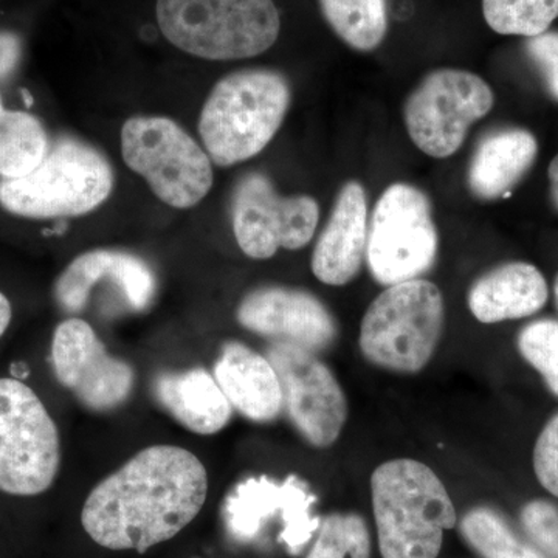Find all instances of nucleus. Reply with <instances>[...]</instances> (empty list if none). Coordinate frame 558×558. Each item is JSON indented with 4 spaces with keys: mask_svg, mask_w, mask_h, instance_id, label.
I'll return each mask as SVG.
<instances>
[{
    "mask_svg": "<svg viewBox=\"0 0 558 558\" xmlns=\"http://www.w3.org/2000/svg\"><path fill=\"white\" fill-rule=\"evenodd\" d=\"M207 495V469L196 454L153 446L94 487L81 523L102 548L145 553L189 526Z\"/></svg>",
    "mask_w": 558,
    "mask_h": 558,
    "instance_id": "1",
    "label": "nucleus"
},
{
    "mask_svg": "<svg viewBox=\"0 0 558 558\" xmlns=\"http://www.w3.org/2000/svg\"><path fill=\"white\" fill-rule=\"evenodd\" d=\"M384 558H436L457 510L435 472L414 459H392L371 476Z\"/></svg>",
    "mask_w": 558,
    "mask_h": 558,
    "instance_id": "2",
    "label": "nucleus"
},
{
    "mask_svg": "<svg viewBox=\"0 0 558 558\" xmlns=\"http://www.w3.org/2000/svg\"><path fill=\"white\" fill-rule=\"evenodd\" d=\"M290 100L289 81L277 70H240L220 80L199 120L213 163L227 168L258 156L281 128Z\"/></svg>",
    "mask_w": 558,
    "mask_h": 558,
    "instance_id": "3",
    "label": "nucleus"
},
{
    "mask_svg": "<svg viewBox=\"0 0 558 558\" xmlns=\"http://www.w3.org/2000/svg\"><path fill=\"white\" fill-rule=\"evenodd\" d=\"M156 14L172 46L209 61L258 57L281 32L274 0H157Z\"/></svg>",
    "mask_w": 558,
    "mask_h": 558,
    "instance_id": "4",
    "label": "nucleus"
},
{
    "mask_svg": "<svg viewBox=\"0 0 558 558\" xmlns=\"http://www.w3.org/2000/svg\"><path fill=\"white\" fill-rule=\"evenodd\" d=\"M112 190L113 170L100 150L61 137L31 174L0 179V207L20 218H76L101 207Z\"/></svg>",
    "mask_w": 558,
    "mask_h": 558,
    "instance_id": "5",
    "label": "nucleus"
},
{
    "mask_svg": "<svg viewBox=\"0 0 558 558\" xmlns=\"http://www.w3.org/2000/svg\"><path fill=\"white\" fill-rule=\"evenodd\" d=\"M444 315L442 293L432 281L417 278L389 286L363 317L360 349L380 368L418 373L435 354Z\"/></svg>",
    "mask_w": 558,
    "mask_h": 558,
    "instance_id": "6",
    "label": "nucleus"
},
{
    "mask_svg": "<svg viewBox=\"0 0 558 558\" xmlns=\"http://www.w3.org/2000/svg\"><path fill=\"white\" fill-rule=\"evenodd\" d=\"M121 156L172 208L196 207L213 186L207 150L167 117H132L121 128Z\"/></svg>",
    "mask_w": 558,
    "mask_h": 558,
    "instance_id": "7",
    "label": "nucleus"
},
{
    "mask_svg": "<svg viewBox=\"0 0 558 558\" xmlns=\"http://www.w3.org/2000/svg\"><path fill=\"white\" fill-rule=\"evenodd\" d=\"M60 468V432L43 400L21 380L0 379V490L44 494Z\"/></svg>",
    "mask_w": 558,
    "mask_h": 558,
    "instance_id": "8",
    "label": "nucleus"
},
{
    "mask_svg": "<svg viewBox=\"0 0 558 558\" xmlns=\"http://www.w3.org/2000/svg\"><path fill=\"white\" fill-rule=\"evenodd\" d=\"M438 244L427 194L410 183L388 186L369 220L366 260L373 278L388 288L421 278L435 264Z\"/></svg>",
    "mask_w": 558,
    "mask_h": 558,
    "instance_id": "9",
    "label": "nucleus"
},
{
    "mask_svg": "<svg viewBox=\"0 0 558 558\" xmlns=\"http://www.w3.org/2000/svg\"><path fill=\"white\" fill-rule=\"evenodd\" d=\"M490 86L461 69L429 72L411 92L403 106V120L414 145L435 159L453 156L473 123L494 108Z\"/></svg>",
    "mask_w": 558,
    "mask_h": 558,
    "instance_id": "10",
    "label": "nucleus"
},
{
    "mask_svg": "<svg viewBox=\"0 0 558 558\" xmlns=\"http://www.w3.org/2000/svg\"><path fill=\"white\" fill-rule=\"evenodd\" d=\"M319 207L311 196H281L260 172L244 175L231 199L238 245L253 259H269L279 248L306 247L317 231Z\"/></svg>",
    "mask_w": 558,
    "mask_h": 558,
    "instance_id": "11",
    "label": "nucleus"
},
{
    "mask_svg": "<svg viewBox=\"0 0 558 558\" xmlns=\"http://www.w3.org/2000/svg\"><path fill=\"white\" fill-rule=\"evenodd\" d=\"M317 497L299 476L277 481L255 476L236 484L223 506V519L238 542H253L271 521L281 524L278 539L299 556L322 526L314 513Z\"/></svg>",
    "mask_w": 558,
    "mask_h": 558,
    "instance_id": "12",
    "label": "nucleus"
},
{
    "mask_svg": "<svg viewBox=\"0 0 558 558\" xmlns=\"http://www.w3.org/2000/svg\"><path fill=\"white\" fill-rule=\"evenodd\" d=\"M267 359L277 371L292 424L312 446H332L347 424L348 403L328 366L314 352L282 341L267 349Z\"/></svg>",
    "mask_w": 558,
    "mask_h": 558,
    "instance_id": "13",
    "label": "nucleus"
},
{
    "mask_svg": "<svg viewBox=\"0 0 558 558\" xmlns=\"http://www.w3.org/2000/svg\"><path fill=\"white\" fill-rule=\"evenodd\" d=\"M51 365L62 387L98 413L119 409L134 391V368L109 354L94 328L81 318L65 319L54 329Z\"/></svg>",
    "mask_w": 558,
    "mask_h": 558,
    "instance_id": "14",
    "label": "nucleus"
},
{
    "mask_svg": "<svg viewBox=\"0 0 558 558\" xmlns=\"http://www.w3.org/2000/svg\"><path fill=\"white\" fill-rule=\"evenodd\" d=\"M242 328L307 351H322L337 337L336 319L328 307L300 289L259 288L252 290L238 306Z\"/></svg>",
    "mask_w": 558,
    "mask_h": 558,
    "instance_id": "15",
    "label": "nucleus"
},
{
    "mask_svg": "<svg viewBox=\"0 0 558 558\" xmlns=\"http://www.w3.org/2000/svg\"><path fill=\"white\" fill-rule=\"evenodd\" d=\"M105 281L132 312L148 310L156 299V275L145 260L121 250L98 248L76 256L62 270L54 281V301L65 314H81Z\"/></svg>",
    "mask_w": 558,
    "mask_h": 558,
    "instance_id": "16",
    "label": "nucleus"
},
{
    "mask_svg": "<svg viewBox=\"0 0 558 558\" xmlns=\"http://www.w3.org/2000/svg\"><path fill=\"white\" fill-rule=\"evenodd\" d=\"M368 199L362 183L341 186L312 255V271L328 286H344L357 277L368 244Z\"/></svg>",
    "mask_w": 558,
    "mask_h": 558,
    "instance_id": "17",
    "label": "nucleus"
},
{
    "mask_svg": "<svg viewBox=\"0 0 558 558\" xmlns=\"http://www.w3.org/2000/svg\"><path fill=\"white\" fill-rule=\"evenodd\" d=\"M215 379L233 410L255 422H270L284 410L277 371L258 352L229 341L216 360Z\"/></svg>",
    "mask_w": 558,
    "mask_h": 558,
    "instance_id": "18",
    "label": "nucleus"
},
{
    "mask_svg": "<svg viewBox=\"0 0 558 558\" xmlns=\"http://www.w3.org/2000/svg\"><path fill=\"white\" fill-rule=\"evenodd\" d=\"M535 135L521 128L488 132L470 159L468 185L481 201L509 196L537 159Z\"/></svg>",
    "mask_w": 558,
    "mask_h": 558,
    "instance_id": "19",
    "label": "nucleus"
},
{
    "mask_svg": "<svg viewBox=\"0 0 558 558\" xmlns=\"http://www.w3.org/2000/svg\"><path fill=\"white\" fill-rule=\"evenodd\" d=\"M548 295V284L537 267L509 263L476 279L468 301L476 319L494 325L537 314Z\"/></svg>",
    "mask_w": 558,
    "mask_h": 558,
    "instance_id": "20",
    "label": "nucleus"
},
{
    "mask_svg": "<svg viewBox=\"0 0 558 558\" xmlns=\"http://www.w3.org/2000/svg\"><path fill=\"white\" fill-rule=\"evenodd\" d=\"M154 391L160 405L196 435H216L233 416L229 399L215 376L204 368L161 374L154 384Z\"/></svg>",
    "mask_w": 558,
    "mask_h": 558,
    "instance_id": "21",
    "label": "nucleus"
},
{
    "mask_svg": "<svg viewBox=\"0 0 558 558\" xmlns=\"http://www.w3.org/2000/svg\"><path fill=\"white\" fill-rule=\"evenodd\" d=\"M50 150L46 128L32 113L5 110L0 119V179H21L43 163Z\"/></svg>",
    "mask_w": 558,
    "mask_h": 558,
    "instance_id": "22",
    "label": "nucleus"
},
{
    "mask_svg": "<svg viewBox=\"0 0 558 558\" xmlns=\"http://www.w3.org/2000/svg\"><path fill=\"white\" fill-rule=\"evenodd\" d=\"M329 27L347 46L373 51L388 32L387 0H318Z\"/></svg>",
    "mask_w": 558,
    "mask_h": 558,
    "instance_id": "23",
    "label": "nucleus"
},
{
    "mask_svg": "<svg viewBox=\"0 0 558 558\" xmlns=\"http://www.w3.org/2000/svg\"><path fill=\"white\" fill-rule=\"evenodd\" d=\"M488 27L506 36L534 38L558 17V0H483Z\"/></svg>",
    "mask_w": 558,
    "mask_h": 558,
    "instance_id": "24",
    "label": "nucleus"
},
{
    "mask_svg": "<svg viewBox=\"0 0 558 558\" xmlns=\"http://www.w3.org/2000/svg\"><path fill=\"white\" fill-rule=\"evenodd\" d=\"M461 531L481 556L486 558H545L539 550L515 537L497 513L488 509L469 512Z\"/></svg>",
    "mask_w": 558,
    "mask_h": 558,
    "instance_id": "25",
    "label": "nucleus"
},
{
    "mask_svg": "<svg viewBox=\"0 0 558 558\" xmlns=\"http://www.w3.org/2000/svg\"><path fill=\"white\" fill-rule=\"evenodd\" d=\"M369 534L357 515H329L307 558H369Z\"/></svg>",
    "mask_w": 558,
    "mask_h": 558,
    "instance_id": "26",
    "label": "nucleus"
},
{
    "mask_svg": "<svg viewBox=\"0 0 558 558\" xmlns=\"http://www.w3.org/2000/svg\"><path fill=\"white\" fill-rule=\"evenodd\" d=\"M519 349L558 398V322L538 319L527 325L520 332Z\"/></svg>",
    "mask_w": 558,
    "mask_h": 558,
    "instance_id": "27",
    "label": "nucleus"
},
{
    "mask_svg": "<svg viewBox=\"0 0 558 558\" xmlns=\"http://www.w3.org/2000/svg\"><path fill=\"white\" fill-rule=\"evenodd\" d=\"M523 526L535 543L558 558V510L546 501L529 502L521 513Z\"/></svg>",
    "mask_w": 558,
    "mask_h": 558,
    "instance_id": "28",
    "label": "nucleus"
},
{
    "mask_svg": "<svg viewBox=\"0 0 558 558\" xmlns=\"http://www.w3.org/2000/svg\"><path fill=\"white\" fill-rule=\"evenodd\" d=\"M535 475L542 486L558 497V414L550 418L534 450Z\"/></svg>",
    "mask_w": 558,
    "mask_h": 558,
    "instance_id": "29",
    "label": "nucleus"
},
{
    "mask_svg": "<svg viewBox=\"0 0 558 558\" xmlns=\"http://www.w3.org/2000/svg\"><path fill=\"white\" fill-rule=\"evenodd\" d=\"M526 53L534 62L550 97L558 101V32L527 38Z\"/></svg>",
    "mask_w": 558,
    "mask_h": 558,
    "instance_id": "30",
    "label": "nucleus"
},
{
    "mask_svg": "<svg viewBox=\"0 0 558 558\" xmlns=\"http://www.w3.org/2000/svg\"><path fill=\"white\" fill-rule=\"evenodd\" d=\"M22 39L16 33L0 32V83L9 80L20 65Z\"/></svg>",
    "mask_w": 558,
    "mask_h": 558,
    "instance_id": "31",
    "label": "nucleus"
},
{
    "mask_svg": "<svg viewBox=\"0 0 558 558\" xmlns=\"http://www.w3.org/2000/svg\"><path fill=\"white\" fill-rule=\"evenodd\" d=\"M11 318H13V310H11L10 300L0 292V339L9 329Z\"/></svg>",
    "mask_w": 558,
    "mask_h": 558,
    "instance_id": "32",
    "label": "nucleus"
},
{
    "mask_svg": "<svg viewBox=\"0 0 558 558\" xmlns=\"http://www.w3.org/2000/svg\"><path fill=\"white\" fill-rule=\"evenodd\" d=\"M549 183H550V197H553L554 205L558 209V154L549 165Z\"/></svg>",
    "mask_w": 558,
    "mask_h": 558,
    "instance_id": "33",
    "label": "nucleus"
},
{
    "mask_svg": "<svg viewBox=\"0 0 558 558\" xmlns=\"http://www.w3.org/2000/svg\"><path fill=\"white\" fill-rule=\"evenodd\" d=\"M554 292H556V301H557V307H558V275L556 279V286H554Z\"/></svg>",
    "mask_w": 558,
    "mask_h": 558,
    "instance_id": "34",
    "label": "nucleus"
},
{
    "mask_svg": "<svg viewBox=\"0 0 558 558\" xmlns=\"http://www.w3.org/2000/svg\"><path fill=\"white\" fill-rule=\"evenodd\" d=\"M5 108H3L2 97H0V119H2L3 112H5Z\"/></svg>",
    "mask_w": 558,
    "mask_h": 558,
    "instance_id": "35",
    "label": "nucleus"
}]
</instances>
